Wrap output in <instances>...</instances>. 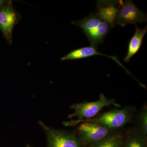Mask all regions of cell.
Returning a JSON list of instances; mask_svg holds the SVG:
<instances>
[{"instance_id": "15", "label": "cell", "mask_w": 147, "mask_h": 147, "mask_svg": "<svg viewBox=\"0 0 147 147\" xmlns=\"http://www.w3.org/2000/svg\"><path fill=\"white\" fill-rule=\"evenodd\" d=\"M26 147H32L31 146H30V145H27L26 146Z\"/></svg>"}, {"instance_id": "4", "label": "cell", "mask_w": 147, "mask_h": 147, "mask_svg": "<svg viewBox=\"0 0 147 147\" xmlns=\"http://www.w3.org/2000/svg\"><path fill=\"white\" fill-rule=\"evenodd\" d=\"M82 123L78 128L79 139L82 145L88 146L114 134L113 130L100 124L88 122Z\"/></svg>"}, {"instance_id": "9", "label": "cell", "mask_w": 147, "mask_h": 147, "mask_svg": "<svg viewBox=\"0 0 147 147\" xmlns=\"http://www.w3.org/2000/svg\"><path fill=\"white\" fill-rule=\"evenodd\" d=\"M95 55H101L105 56V57L110 58L113 60L118 64L121 67H123L124 70L126 71L127 73L129 75L132 76L131 73L129 70L127 69L126 67L124 66L121 63L119 59L116 56H108V55H104L100 52H98L96 50V48L91 46L89 47H82L81 48H78L72 50V51L69 53L67 55L62 57L61 59V61L71 60L79 59H84L90 57Z\"/></svg>"}, {"instance_id": "3", "label": "cell", "mask_w": 147, "mask_h": 147, "mask_svg": "<svg viewBox=\"0 0 147 147\" xmlns=\"http://www.w3.org/2000/svg\"><path fill=\"white\" fill-rule=\"evenodd\" d=\"M110 105L117 107L120 106L115 99H109L103 94L101 93L99 99L96 101L75 103L71 105L70 108L74 110V112L69 115V118H78V119L75 121L93 118L102 108Z\"/></svg>"}, {"instance_id": "2", "label": "cell", "mask_w": 147, "mask_h": 147, "mask_svg": "<svg viewBox=\"0 0 147 147\" xmlns=\"http://www.w3.org/2000/svg\"><path fill=\"white\" fill-rule=\"evenodd\" d=\"M135 110L132 107H127L112 110L103 113L96 117L79 121H72L65 123L66 125H76L84 122H92L100 124L108 128L114 130L123 127L130 122L134 115Z\"/></svg>"}, {"instance_id": "12", "label": "cell", "mask_w": 147, "mask_h": 147, "mask_svg": "<svg viewBox=\"0 0 147 147\" xmlns=\"http://www.w3.org/2000/svg\"><path fill=\"white\" fill-rule=\"evenodd\" d=\"M124 147H147L146 137L140 133L130 134L123 142Z\"/></svg>"}, {"instance_id": "11", "label": "cell", "mask_w": 147, "mask_h": 147, "mask_svg": "<svg viewBox=\"0 0 147 147\" xmlns=\"http://www.w3.org/2000/svg\"><path fill=\"white\" fill-rule=\"evenodd\" d=\"M123 141L119 134H113L102 141L88 146V147H122Z\"/></svg>"}, {"instance_id": "14", "label": "cell", "mask_w": 147, "mask_h": 147, "mask_svg": "<svg viewBox=\"0 0 147 147\" xmlns=\"http://www.w3.org/2000/svg\"><path fill=\"white\" fill-rule=\"evenodd\" d=\"M7 1H5V0H0V9L5 4Z\"/></svg>"}, {"instance_id": "5", "label": "cell", "mask_w": 147, "mask_h": 147, "mask_svg": "<svg viewBox=\"0 0 147 147\" xmlns=\"http://www.w3.org/2000/svg\"><path fill=\"white\" fill-rule=\"evenodd\" d=\"M147 21L146 14L139 9L133 1L126 0L121 5L115 24L124 27L128 24L137 25Z\"/></svg>"}, {"instance_id": "13", "label": "cell", "mask_w": 147, "mask_h": 147, "mask_svg": "<svg viewBox=\"0 0 147 147\" xmlns=\"http://www.w3.org/2000/svg\"><path fill=\"white\" fill-rule=\"evenodd\" d=\"M138 123L139 133L146 137L147 134V108L146 106L139 114Z\"/></svg>"}, {"instance_id": "8", "label": "cell", "mask_w": 147, "mask_h": 147, "mask_svg": "<svg viewBox=\"0 0 147 147\" xmlns=\"http://www.w3.org/2000/svg\"><path fill=\"white\" fill-rule=\"evenodd\" d=\"M123 1L101 0L97 1L96 14L102 20L111 26L112 28L115 27V20Z\"/></svg>"}, {"instance_id": "6", "label": "cell", "mask_w": 147, "mask_h": 147, "mask_svg": "<svg viewBox=\"0 0 147 147\" xmlns=\"http://www.w3.org/2000/svg\"><path fill=\"white\" fill-rule=\"evenodd\" d=\"M40 124L46 133L47 147H82V144L76 135L48 127L40 122Z\"/></svg>"}, {"instance_id": "1", "label": "cell", "mask_w": 147, "mask_h": 147, "mask_svg": "<svg viewBox=\"0 0 147 147\" xmlns=\"http://www.w3.org/2000/svg\"><path fill=\"white\" fill-rule=\"evenodd\" d=\"M71 23L83 30L91 46L95 48L102 44L104 38L112 28L109 24L94 13L81 20L72 21Z\"/></svg>"}, {"instance_id": "7", "label": "cell", "mask_w": 147, "mask_h": 147, "mask_svg": "<svg viewBox=\"0 0 147 147\" xmlns=\"http://www.w3.org/2000/svg\"><path fill=\"white\" fill-rule=\"evenodd\" d=\"M21 19V14L13 8L11 1H7L0 9V30L9 44L12 43L13 28Z\"/></svg>"}, {"instance_id": "10", "label": "cell", "mask_w": 147, "mask_h": 147, "mask_svg": "<svg viewBox=\"0 0 147 147\" xmlns=\"http://www.w3.org/2000/svg\"><path fill=\"white\" fill-rule=\"evenodd\" d=\"M147 32V27L140 29L137 26L134 35L131 38L128 46V50L126 56L124 59L125 62L128 63L134 55L137 54L142 46L143 38Z\"/></svg>"}]
</instances>
